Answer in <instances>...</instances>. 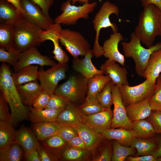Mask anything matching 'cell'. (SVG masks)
I'll list each match as a JSON object with an SVG mask.
<instances>
[{
    "label": "cell",
    "instance_id": "1",
    "mask_svg": "<svg viewBox=\"0 0 161 161\" xmlns=\"http://www.w3.org/2000/svg\"><path fill=\"white\" fill-rule=\"evenodd\" d=\"M12 74L9 66L2 63L0 67V89L9 106L13 126L28 118L29 110L22 101Z\"/></svg>",
    "mask_w": 161,
    "mask_h": 161
},
{
    "label": "cell",
    "instance_id": "2",
    "mask_svg": "<svg viewBox=\"0 0 161 161\" xmlns=\"http://www.w3.org/2000/svg\"><path fill=\"white\" fill-rule=\"evenodd\" d=\"M160 12L156 6L151 4L144 7L139 15L134 32L148 48L153 45L157 36L161 35Z\"/></svg>",
    "mask_w": 161,
    "mask_h": 161
},
{
    "label": "cell",
    "instance_id": "3",
    "mask_svg": "<svg viewBox=\"0 0 161 161\" xmlns=\"http://www.w3.org/2000/svg\"><path fill=\"white\" fill-rule=\"evenodd\" d=\"M140 38L132 32L128 42H121L124 55L131 58L135 65V70L137 74L144 78V72L149 57L154 51L161 48V42L145 48L141 44Z\"/></svg>",
    "mask_w": 161,
    "mask_h": 161
},
{
    "label": "cell",
    "instance_id": "4",
    "mask_svg": "<svg viewBox=\"0 0 161 161\" xmlns=\"http://www.w3.org/2000/svg\"><path fill=\"white\" fill-rule=\"evenodd\" d=\"M119 10L115 4L109 1H105L101 5L99 11L95 15L92 21L93 28L95 32V38L93 49L94 55L96 58L103 55V47L99 43L100 32L103 28L110 27L113 33L118 32V27L115 23L112 22L110 16L112 14L118 16Z\"/></svg>",
    "mask_w": 161,
    "mask_h": 161
},
{
    "label": "cell",
    "instance_id": "5",
    "mask_svg": "<svg viewBox=\"0 0 161 161\" xmlns=\"http://www.w3.org/2000/svg\"><path fill=\"white\" fill-rule=\"evenodd\" d=\"M13 27L14 49L21 53L41 43L39 32L41 30L23 16Z\"/></svg>",
    "mask_w": 161,
    "mask_h": 161
},
{
    "label": "cell",
    "instance_id": "6",
    "mask_svg": "<svg viewBox=\"0 0 161 161\" xmlns=\"http://www.w3.org/2000/svg\"><path fill=\"white\" fill-rule=\"evenodd\" d=\"M97 4V2L93 1L76 6L72 4L70 0H68L62 4L60 10L62 12L55 18L54 22L60 24L74 25L80 19L88 18Z\"/></svg>",
    "mask_w": 161,
    "mask_h": 161
},
{
    "label": "cell",
    "instance_id": "7",
    "mask_svg": "<svg viewBox=\"0 0 161 161\" xmlns=\"http://www.w3.org/2000/svg\"><path fill=\"white\" fill-rule=\"evenodd\" d=\"M87 79L81 76H70L57 87L54 94L74 103L84 98L87 92Z\"/></svg>",
    "mask_w": 161,
    "mask_h": 161
},
{
    "label": "cell",
    "instance_id": "8",
    "mask_svg": "<svg viewBox=\"0 0 161 161\" xmlns=\"http://www.w3.org/2000/svg\"><path fill=\"white\" fill-rule=\"evenodd\" d=\"M60 42L73 58L84 56L91 49L88 41L78 32L68 29H62L59 35Z\"/></svg>",
    "mask_w": 161,
    "mask_h": 161
},
{
    "label": "cell",
    "instance_id": "9",
    "mask_svg": "<svg viewBox=\"0 0 161 161\" xmlns=\"http://www.w3.org/2000/svg\"><path fill=\"white\" fill-rule=\"evenodd\" d=\"M156 83H151L148 79L134 86L129 85L118 86L123 103L126 107L141 101L148 99L153 94Z\"/></svg>",
    "mask_w": 161,
    "mask_h": 161
},
{
    "label": "cell",
    "instance_id": "10",
    "mask_svg": "<svg viewBox=\"0 0 161 161\" xmlns=\"http://www.w3.org/2000/svg\"><path fill=\"white\" fill-rule=\"evenodd\" d=\"M68 67L67 64L58 63L46 70L39 71L38 80L43 91L49 95L54 94L58 83L66 78Z\"/></svg>",
    "mask_w": 161,
    "mask_h": 161
},
{
    "label": "cell",
    "instance_id": "11",
    "mask_svg": "<svg viewBox=\"0 0 161 161\" xmlns=\"http://www.w3.org/2000/svg\"><path fill=\"white\" fill-rule=\"evenodd\" d=\"M112 93L114 108L111 127L112 129L122 128L132 130V122L127 115L118 86L115 85L113 86Z\"/></svg>",
    "mask_w": 161,
    "mask_h": 161
},
{
    "label": "cell",
    "instance_id": "12",
    "mask_svg": "<svg viewBox=\"0 0 161 161\" xmlns=\"http://www.w3.org/2000/svg\"><path fill=\"white\" fill-rule=\"evenodd\" d=\"M21 2L25 18L42 30L52 27L54 21L46 16L38 6L30 0H21Z\"/></svg>",
    "mask_w": 161,
    "mask_h": 161
},
{
    "label": "cell",
    "instance_id": "13",
    "mask_svg": "<svg viewBox=\"0 0 161 161\" xmlns=\"http://www.w3.org/2000/svg\"><path fill=\"white\" fill-rule=\"evenodd\" d=\"M62 29L61 24L54 23L49 29L45 30H41L39 37L41 43L47 40L51 41L54 45L52 51L54 55L53 58L58 63L67 64L69 60V57L59 44V35Z\"/></svg>",
    "mask_w": 161,
    "mask_h": 161
},
{
    "label": "cell",
    "instance_id": "14",
    "mask_svg": "<svg viewBox=\"0 0 161 161\" xmlns=\"http://www.w3.org/2000/svg\"><path fill=\"white\" fill-rule=\"evenodd\" d=\"M55 64L53 60L48 56L42 55L36 48L34 47L21 52L20 58L13 66V69L16 72L30 65L52 66Z\"/></svg>",
    "mask_w": 161,
    "mask_h": 161
},
{
    "label": "cell",
    "instance_id": "15",
    "mask_svg": "<svg viewBox=\"0 0 161 161\" xmlns=\"http://www.w3.org/2000/svg\"><path fill=\"white\" fill-rule=\"evenodd\" d=\"M113 112L111 109H105L103 110L90 115L82 113L83 121L98 133L109 129L111 127Z\"/></svg>",
    "mask_w": 161,
    "mask_h": 161
},
{
    "label": "cell",
    "instance_id": "16",
    "mask_svg": "<svg viewBox=\"0 0 161 161\" xmlns=\"http://www.w3.org/2000/svg\"><path fill=\"white\" fill-rule=\"evenodd\" d=\"M124 40L123 37L120 33H113L103 43V55L108 59L112 60L124 66L125 56L119 51L118 46L119 42Z\"/></svg>",
    "mask_w": 161,
    "mask_h": 161
},
{
    "label": "cell",
    "instance_id": "17",
    "mask_svg": "<svg viewBox=\"0 0 161 161\" xmlns=\"http://www.w3.org/2000/svg\"><path fill=\"white\" fill-rule=\"evenodd\" d=\"M100 69L104 75L109 76L115 85H129L126 68L120 66L115 61L107 60L101 65Z\"/></svg>",
    "mask_w": 161,
    "mask_h": 161
},
{
    "label": "cell",
    "instance_id": "18",
    "mask_svg": "<svg viewBox=\"0 0 161 161\" xmlns=\"http://www.w3.org/2000/svg\"><path fill=\"white\" fill-rule=\"evenodd\" d=\"M73 128L89 151L94 149L105 138L102 133L97 132L83 122L79 123Z\"/></svg>",
    "mask_w": 161,
    "mask_h": 161
},
{
    "label": "cell",
    "instance_id": "19",
    "mask_svg": "<svg viewBox=\"0 0 161 161\" xmlns=\"http://www.w3.org/2000/svg\"><path fill=\"white\" fill-rule=\"evenodd\" d=\"M94 55L92 49L90 50L83 58H73L72 66L73 69L88 79L97 74H103L100 69L96 68L92 61Z\"/></svg>",
    "mask_w": 161,
    "mask_h": 161
},
{
    "label": "cell",
    "instance_id": "20",
    "mask_svg": "<svg viewBox=\"0 0 161 161\" xmlns=\"http://www.w3.org/2000/svg\"><path fill=\"white\" fill-rule=\"evenodd\" d=\"M56 122L61 125L73 127L79 123L83 122L82 113L74 103L68 101L66 107L59 114Z\"/></svg>",
    "mask_w": 161,
    "mask_h": 161
},
{
    "label": "cell",
    "instance_id": "21",
    "mask_svg": "<svg viewBox=\"0 0 161 161\" xmlns=\"http://www.w3.org/2000/svg\"><path fill=\"white\" fill-rule=\"evenodd\" d=\"M38 140L30 129L22 125L16 131L14 142L21 147L26 154L37 148L39 143Z\"/></svg>",
    "mask_w": 161,
    "mask_h": 161
},
{
    "label": "cell",
    "instance_id": "22",
    "mask_svg": "<svg viewBox=\"0 0 161 161\" xmlns=\"http://www.w3.org/2000/svg\"><path fill=\"white\" fill-rule=\"evenodd\" d=\"M16 86L23 103L30 106H32L34 99L43 91L37 80Z\"/></svg>",
    "mask_w": 161,
    "mask_h": 161
},
{
    "label": "cell",
    "instance_id": "23",
    "mask_svg": "<svg viewBox=\"0 0 161 161\" xmlns=\"http://www.w3.org/2000/svg\"><path fill=\"white\" fill-rule=\"evenodd\" d=\"M22 17L11 4L6 0H0V24L13 26Z\"/></svg>",
    "mask_w": 161,
    "mask_h": 161
},
{
    "label": "cell",
    "instance_id": "24",
    "mask_svg": "<svg viewBox=\"0 0 161 161\" xmlns=\"http://www.w3.org/2000/svg\"><path fill=\"white\" fill-rule=\"evenodd\" d=\"M161 73V48L154 52L150 56L144 72V78L155 84Z\"/></svg>",
    "mask_w": 161,
    "mask_h": 161
},
{
    "label": "cell",
    "instance_id": "25",
    "mask_svg": "<svg viewBox=\"0 0 161 161\" xmlns=\"http://www.w3.org/2000/svg\"><path fill=\"white\" fill-rule=\"evenodd\" d=\"M105 138L115 140L122 145L130 146L132 140L136 137L132 130L122 128L109 129L101 133Z\"/></svg>",
    "mask_w": 161,
    "mask_h": 161
},
{
    "label": "cell",
    "instance_id": "26",
    "mask_svg": "<svg viewBox=\"0 0 161 161\" xmlns=\"http://www.w3.org/2000/svg\"><path fill=\"white\" fill-rule=\"evenodd\" d=\"M126 107L127 115L132 122L146 118L152 112L148 99H146Z\"/></svg>",
    "mask_w": 161,
    "mask_h": 161
},
{
    "label": "cell",
    "instance_id": "27",
    "mask_svg": "<svg viewBox=\"0 0 161 161\" xmlns=\"http://www.w3.org/2000/svg\"><path fill=\"white\" fill-rule=\"evenodd\" d=\"M64 109H44L38 110L31 107L28 112V117L33 123L56 122L59 114Z\"/></svg>",
    "mask_w": 161,
    "mask_h": 161
},
{
    "label": "cell",
    "instance_id": "28",
    "mask_svg": "<svg viewBox=\"0 0 161 161\" xmlns=\"http://www.w3.org/2000/svg\"><path fill=\"white\" fill-rule=\"evenodd\" d=\"M37 65H30L12 73V77L16 86L38 80L39 75Z\"/></svg>",
    "mask_w": 161,
    "mask_h": 161
},
{
    "label": "cell",
    "instance_id": "29",
    "mask_svg": "<svg viewBox=\"0 0 161 161\" xmlns=\"http://www.w3.org/2000/svg\"><path fill=\"white\" fill-rule=\"evenodd\" d=\"M60 126L56 122L34 123L32 129L38 140L42 142L49 137L57 135Z\"/></svg>",
    "mask_w": 161,
    "mask_h": 161
},
{
    "label": "cell",
    "instance_id": "30",
    "mask_svg": "<svg viewBox=\"0 0 161 161\" xmlns=\"http://www.w3.org/2000/svg\"><path fill=\"white\" fill-rule=\"evenodd\" d=\"M111 80L109 76L104 74H97L87 79L86 98L96 97L106 85Z\"/></svg>",
    "mask_w": 161,
    "mask_h": 161
},
{
    "label": "cell",
    "instance_id": "31",
    "mask_svg": "<svg viewBox=\"0 0 161 161\" xmlns=\"http://www.w3.org/2000/svg\"><path fill=\"white\" fill-rule=\"evenodd\" d=\"M137 150L135 156L153 155L156 150L157 143L155 137L151 139L135 137L132 140L131 146Z\"/></svg>",
    "mask_w": 161,
    "mask_h": 161
},
{
    "label": "cell",
    "instance_id": "32",
    "mask_svg": "<svg viewBox=\"0 0 161 161\" xmlns=\"http://www.w3.org/2000/svg\"><path fill=\"white\" fill-rule=\"evenodd\" d=\"M132 129L136 137L151 139L155 137V133L152 125L147 120H140L132 122Z\"/></svg>",
    "mask_w": 161,
    "mask_h": 161
},
{
    "label": "cell",
    "instance_id": "33",
    "mask_svg": "<svg viewBox=\"0 0 161 161\" xmlns=\"http://www.w3.org/2000/svg\"><path fill=\"white\" fill-rule=\"evenodd\" d=\"M16 132L11 123L0 121V148L14 142Z\"/></svg>",
    "mask_w": 161,
    "mask_h": 161
},
{
    "label": "cell",
    "instance_id": "34",
    "mask_svg": "<svg viewBox=\"0 0 161 161\" xmlns=\"http://www.w3.org/2000/svg\"><path fill=\"white\" fill-rule=\"evenodd\" d=\"M23 148L14 142L8 146L0 148V161H20L23 152Z\"/></svg>",
    "mask_w": 161,
    "mask_h": 161
},
{
    "label": "cell",
    "instance_id": "35",
    "mask_svg": "<svg viewBox=\"0 0 161 161\" xmlns=\"http://www.w3.org/2000/svg\"><path fill=\"white\" fill-rule=\"evenodd\" d=\"M13 26L0 24V47L6 50L14 49Z\"/></svg>",
    "mask_w": 161,
    "mask_h": 161
},
{
    "label": "cell",
    "instance_id": "36",
    "mask_svg": "<svg viewBox=\"0 0 161 161\" xmlns=\"http://www.w3.org/2000/svg\"><path fill=\"white\" fill-rule=\"evenodd\" d=\"M113 148L111 160L113 161H124L128 156L135 154L137 151L135 148L122 145L116 140L113 143Z\"/></svg>",
    "mask_w": 161,
    "mask_h": 161
},
{
    "label": "cell",
    "instance_id": "37",
    "mask_svg": "<svg viewBox=\"0 0 161 161\" xmlns=\"http://www.w3.org/2000/svg\"><path fill=\"white\" fill-rule=\"evenodd\" d=\"M81 113L84 115H91L104 110L100 103L96 97L85 98L83 103L79 106Z\"/></svg>",
    "mask_w": 161,
    "mask_h": 161
},
{
    "label": "cell",
    "instance_id": "38",
    "mask_svg": "<svg viewBox=\"0 0 161 161\" xmlns=\"http://www.w3.org/2000/svg\"><path fill=\"white\" fill-rule=\"evenodd\" d=\"M114 85L112 80L110 81L96 96L100 104L105 109H110L113 104L112 90Z\"/></svg>",
    "mask_w": 161,
    "mask_h": 161
},
{
    "label": "cell",
    "instance_id": "39",
    "mask_svg": "<svg viewBox=\"0 0 161 161\" xmlns=\"http://www.w3.org/2000/svg\"><path fill=\"white\" fill-rule=\"evenodd\" d=\"M42 142V144L53 155L54 153L63 148L68 143L57 135L49 137Z\"/></svg>",
    "mask_w": 161,
    "mask_h": 161
},
{
    "label": "cell",
    "instance_id": "40",
    "mask_svg": "<svg viewBox=\"0 0 161 161\" xmlns=\"http://www.w3.org/2000/svg\"><path fill=\"white\" fill-rule=\"evenodd\" d=\"M152 110L161 111V74L157 78L153 94L148 99Z\"/></svg>",
    "mask_w": 161,
    "mask_h": 161
},
{
    "label": "cell",
    "instance_id": "41",
    "mask_svg": "<svg viewBox=\"0 0 161 161\" xmlns=\"http://www.w3.org/2000/svg\"><path fill=\"white\" fill-rule=\"evenodd\" d=\"M21 53L15 49L6 50L0 48V61L14 66L18 61Z\"/></svg>",
    "mask_w": 161,
    "mask_h": 161
},
{
    "label": "cell",
    "instance_id": "42",
    "mask_svg": "<svg viewBox=\"0 0 161 161\" xmlns=\"http://www.w3.org/2000/svg\"><path fill=\"white\" fill-rule=\"evenodd\" d=\"M89 151L69 147L66 149L63 154V158L68 160H80L86 157Z\"/></svg>",
    "mask_w": 161,
    "mask_h": 161
},
{
    "label": "cell",
    "instance_id": "43",
    "mask_svg": "<svg viewBox=\"0 0 161 161\" xmlns=\"http://www.w3.org/2000/svg\"><path fill=\"white\" fill-rule=\"evenodd\" d=\"M68 101L61 97L53 94L50 95L47 104L45 109H59L65 108Z\"/></svg>",
    "mask_w": 161,
    "mask_h": 161
},
{
    "label": "cell",
    "instance_id": "44",
    "mask_svg": "<svg viewBox=\"0 0 161 161\" xmlns=\"http://www.w3.org/2000/svg\"><path fill=\"white\" fill-rule=\"evenodd\" d=\"M8 104L2 93L0 94V121L11 123L12 117L9 112Z\"/></svg>",
    "mask_w": 161,
    "mask_h": 161
},
{
    "label": "cell",
    "instance_id": "45",
    "mask_svg": "<svg viewBox=\"0 0 161 161\" xmlns=\"http://www.w3.org/2000/svg\"><path fill=\"white\" fill-rule=\"evenodd\" d=\"M57 135L68 143L78 134L73 127L68 126L61 125Z\"/></svg>",
    "mask_w": 161,
    "mask_h": 161
},
{
    "label": "cell",
    "instance_id": "46",
    "mask_svg": "<svg viewBox=\"0 0 161 161\" xmlns=\"http://www.w3.org/2000/svg\"><path fill=\"white\" fill-rule=\"evenodd\" d=\"M50 95L43 91L34 99L32 106L34 109L38 110L44 109L47 106Z\"/></svg>",
    "mask_w": 161,
    "mask_h": 161
},
{
    "label": "cell",
    "instance_id": "47",
    "mask_svg": "<svg viewBox=\"0 0 161 161\" xmlns=\"http://www.w3.org/2000/svg\"><path fill=\"white\" fill-rule=\"evenodd\" d=\"M146 118L152 126L155 133L161 134V111H154Z\"/></svg>",
    "mask_w": 161,
    "mask_h": 161
},
{
    "label": "cell",
    "instance_id": "48",
    "mask_svg": "<svg viewBox=\"0 0 161 161\" xmlns=\"http://www.w3.org/2000/svg\"><path fill=\"white\" fill-rule=\"evenodd\" d=\"M37 149L38 151L41 161H52L57 159L42 144L39 143Z\"/></svg>",
    "mask_w": 161,
    "mask_h": 161
},
{
    "label": "cell",
    "instance_id": "49",
    "mask_svg": "<svg viewBox=\"0 0 161 161\" xmlns=\"http://www.w3.org/2000/svg\"><path fill=\"white\" fill-rule=\"evenodd\" d=\"M38 6L49 18H51L49 14V10L54 2V0H30Z\"/></svg>",
    "mask_w": 161,
    "mask_h": 161
},
{
    "label": "cell",
    "instance_id": "50",
    "mask_svg": "<svg viewBox=\"0 0 161 161\" xmlns=\"http://www.w3.org/2000/svg\"><path fill=\"white\" fill-rule=\"evenodd\" d=\"M112 153L109 145H107L100 155L93 159L95 161H110L111 160Z\"/></svg>",
    "mask_w": 161,
    "mask_h": 161
},
{
    "label": "cell",
    "instance_id": "51",
    "mask_svg": "<svg viewBox=\"0 0 161 161\" xmlns=\"http://www.w3.org/2000/svg\"><path fill=\"white\" fill-rule=\"evenodd\" d=\"M67 143L69 147L88 150L84 143L78 134L74 137Z\"/></svg>",
    "mask_w": 161,
    "mask_h": 161
},
{
    "label": "cell",
    "instance_id": "52",
    "mask_svg": "<svg viewBox=\"0 0 161 161\" xmlns=\"http://www.w3.org/2000/svg\"><path fill=\"white\" fill-rule=\"evenodd\" d=\"M129 161H156V159L152 155L132 157L128 156L126 159Z\"/></svg>",
    "mask_w": 161,
    "mask_h": 161
},
{
    "label": "cell",
    "instance_id": "53",
    "mask_svg": "<svg viewBox=\"0 0 161 161\" xmlns=\"http://www.w3.org/2000/svg\"><path fill=\"white\" fill-rule=\"evenodd\" d=\"M25 155V159L27 161H41L37 148Z\"/></svg>",
    "mask_w": 161,
    "mask_h": 161
},
{
    "label": "cell",
    "instance_id": "54",
    "mask_svg": "<svg viewBox=\"0 0 161 161\" xmlns=\"http://www.w3.org/2000/svg\"><path fill=\"white\" fill-rule=\"evenodd\" d=\"M142 6L144 7L149 4L156 6L161 12V0H140Z\"/></svg>",
    "mask_w": 161,
    "mask_h": 161
},
{
    "label": "cell",
    "instance_id": "55",
    "mask_svg": "<svg viewBox=\"0 0 161 161\" xmlns=\"http://www.w3.org/2000/svg\"><path fill=\"white\" fill-rule=\"evenodd\" d=\"M158 144L157 148L152 155L156 159L161 157V136L155 137Z\"/></svg>",
    "mask_w": 161,
    "mask_h": 161
},
{
    "label": "cell",
    "instance_id": "56",
    "mask_svg": "<svg viewBox=\"0 0 161 161\" xmlns=\"http://www.w3.org/2000/svg\"><path fill=\"white\" fill-rule=\"evenodd\" d=\"M14 6L23 16L24 12L21 6V0H6Z\"/></svg>",
    "mask_w": 161,
    "mask_h": 161
},
{
    "label": "cell",
    "instance_id": "57",
    "mask_svg": "<svg viewBox=\"0 0 161 161\" xmlns=\"http://www.w3.org/2000/svg\"><path fill=\"white\" fill-rule=\"evenodd\" d=\"M71 1L72 4L75 5V4L77 2L83 4L85 3L89 2L90 1H94L95 0H70Z\"/></svg>",
    "mask_w": 161,
    "mask_h": 161
},
{
    "label": "cell",
    "instance_id": "58",
    "mask_svg": "<svg viewBox=\"0 0 161 161\" xmlns=\"http://www.w3.org/2000/svg\"><path fill=\"white\" fill-rule=\"evenodd\" d=\"M156 161H161V157L156 159Z\"/></svg>",
    "mask_w": 161,
    "mask_h": 161
},
{
    "label": "cell",
    "instance_id": "59",
    "mask_svg": "<svg viewBox=\"0 0 161 161\" xmlns=\"http://www.w3.org/2000/svg\"><path fill=\"white\" fill-rule=\"evenodd\" d=\"M159 18H160V22L161 24V12H160V14Z\"/></svg>",
    "mask_w": 161,
    "mask_h": 161
},
{
    "label": "cell",
    "instance_id": "60",
    "mask_svg": "<svg viewBox=\"0 0 161 161\" xmlns=\"http://www.w3.org/2000/svg\"><path fill=\"white\" fill-rule=\"evenodd\" d=\"M99 0V1L101 2V1H102V0Z\"/></svg>",
    "mask_w": 161,
    "mask_h": 161
},
{
    "label": "cell",
    "instance_id": "61",
    "mask_svg": "<svg viewBox=\"0 0 161 161\" xmlns=\"http://www.w3.org/2000/svg\"></svg>",
    "mask_w": 161,
    "mask_h": 161
}]
</instances>
